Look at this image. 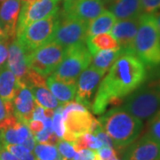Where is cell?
Returning a JSON list of instances; mask_svg holds the SVG:
<instances>
[{
	"label": "cell",
	"mask_w": 160,
	"mask_h": 160,
	"mask_svg": "<svg viewBox=\"0 0 160 160\" xmlns=\"http://www.w3.org/2000/svg\"><path fill=\"white\" fill-rule=\"evenodd\" d=\"M122 50V49H121ZM145 65L134 52L122 50L120 56L109 68V73L99 85L91 109L96 115L104 113L109 105H118L144 83Z\"/></svg>",
	"instance_id": "6da1fadb"
},
{
	"label": "cell",
	"mask_w": 160,
	"mask_h": 160,
	"mask_svg": "<svg viewBox=\"0 0 160 160\" xmlns=\"http://www.w3.org/2000/svg\"><path fill=\"white\" fill-rule=\"evenodd\" d=\"M98 120L102 128L112 140L116 149L130 146L137 140L143 128L142 121L122 107L110 109Z\"/></svg>",
	"instance_id": "7a4b0ae2"
},
{
	"label": "cell",
	"mask_w": 160,
	"mask_h": 160,
	"mask_svg": "<svg viewBox=\"0 0 160 160\" xmlns=\"http://www.w3.org/2000/svg\"><path fill=\"white\" fill-rule=\"evenodd\" d=\"M132 52L149 68L160 66V34L153 14L142 13L140 16Z\"/></svg>",
	"instance_id": "3957f363"
},
{
	"label": "cell",
	"mask_w": 160,
	"mask_h": 160,
	"mask_svg": "<svg viewBox=\"0 0 160 160\" xmlns=\"http://www.w3.org/2000/svg\"><path fill=\"white\" fill-rule=\"evenodd\" d=\"M122 108L141 120L152 118L160 109V81L140 86L127 97Z\"/></svg>",
	"instance_id": "277c9868"
},
{
	"label": "cell",
	"mask_w": 160,
	"mask_h": 160,
	"mask_svg": "<svg viewBox=\"0 0 160 160\" xmlns=\"http://www.w3.org/2000/svg\"><path fill=\"white\" fill-rule=\"evenodd\" d=\"M92 59V56L86 44L65 48L62 62L52 75L65 83L77 85L79 75L88 68Z\"/></svg>",
	"instance_id": "5b68a950"
},
{
	"label": "cell",
	"mask_w": 160,
	"mask_h": 160,
	"mask_svg": "<svg viewBox=\"0 0 160 160\" xmlns=\"http://www.w3.org/2000/svg\"><path fill=\"white\" fill-rule=\"evenodd\" d=\"M65 48L50 41L28 53L27 63L29 68L38 74L46 77L52 75L62 61Z\"/></svg>",
	"instance_id": "8992f818"
},
{
	"label": "cell",
	"mask_w": 160,
	"mask_h": 160,
	"mask_svg": "<svg viewBox=\"0 0 160 160\" xmlns=\"http://www.w3.org/2000/svg\"><path fill=\"white\" fill-rule=\"evenodd\" d=\"M88 24L74 18L62 15L55 24L51 41L59 44L64 48L86 44L87 39Z\"/></svg>",
	"instance_id": "52a82bcc"
},
{
	"label": "cell",
	"mask_w": 160,
	"mask_h": 160,
	"mask_svg": "<svg viewBox=\"0 0 160 160\" xmlns=\"http://www.w3.org/2000/svg\"><path fill=\"white\" fill-rule=\"evenodd\" d=\"M56 21L57 14L31 23L17 36V40L26 52L30 53L51 41Z\"/></svg>",
	"instance_id": "ba28073f"
},
{
	"label": "cell",
	"mask_w": 160,
	"mask_h": 160,
	"mask_svg": "<svg viewBox=\"0 0 160 160\" xmlns=\"http://www.w3.org/2000/svg\"><path fill=\"white\" fill-rule=\"evenodd\" d=\"M60 0H37L31 3H22V8L18 19L16 36H19L29 24L58 13Z\"/></svg>",
	"instance_id": "9c48e42d"
},
{
	"label": "cell",
	"mask_w": 160,
	"mask_h": 160,
	"mask_svg": "<svg viewBox=\"0 0 160 160\" xmlns=\"http://www.w3.org/2000/svg\"><path fill=\"white\" fill-rule=\"evenodd\" d=\"M104 11L102 0H64L62 15L88 24Z\"/></svg>",
	"instance_id": "30bf717a"
},
{
	"label": "cell",
	"mask_w": 160,
	"mask_h": 160,
	"mask_svg": "<svg viewBox=\"0 0 160 160\" xmlns=\"http://www.w3.org/2000/svg\"><path fill=\"white\" fill-rule=\"evenodd\" d=\"M65 132L63 140L74 142L78 138L90 132L94 118L88 110H73L63 116Z\"/></svg>",
	"instance_id": "8fae6325"
},
{
	"label": "cell",
	"mask_w": 160,
	"mask_h": 160,
	"mask_svg": "<svg viewBox=\"0 0 160 160\" xmlns=\"http://www.w3.org/2000/svg\"><path fill=\"white\" fill-rule=\"evenodd\" d=\"M105 72L93 68L92 66L86 69L81 74L77 85L76 101L84 105L86 109L92 107V95L100 85Z\"/></svg>",
	"instance_id": "7c38bea8"
},
{
	"label": "cell",
	"mask_w": 160,
	"mask_h": 160,
	"mask_svg": "<svg viewBox=\"0 0 160 160\" xmlns=\"http://www.w3.org/2000/svg\"><path fill=\"white\" fill-rule=\"evenodd\" d=\"M124 160H160V143L148 134L128 146Z\"/></svg>",
	"instance_id": "4fadbf2b"
},
{
	"label": "cell",
	"mask_w": 160,
	"mask_h": 160,
	"mask_svg": "<svg viewBox=\"0 0 160 160\" xmlns=\"http://www.w3.org/2000/svg\"><path fill=\"white\" fill-rule=\"evenodd\" d=\"M28 52L17 39L13 40L8 48L7 66L16 77L19 83L24 85L29 73V68L27 63ZM25 86V85H24Z\"/></svg>",
	"instance_id": "5bb4252c"
},
{
	"label": "cell",
	"mask_w": 160,
	"mask_h": 160,
	"mask_svg": "<svg viewBox=\"0 0 160 160\" xmlns=\"http://www.w3.org/2000/svg\"><path fill=\"white\" fill-rule=\"evenodd\" d=\"M0 131L4 144L11 145L22 144L31 133L28 126L18 121L14 115L0 122Z\"/></svg>",
	"instance_id": "9a60e30c"
},
{
	"label": "cell",
	"mask_w": 160,
	"mask_h": 160,
	"mask_svg": "<svg viewBox=\"0 0 160 160\" xmlns=\"http://www.w3.org/2000/svg\"><path fill=\"white\" fill-rule=\"evenodd\" d=\"M140 17L118 20L111 29V35L118 41L122 50L132 52L133 42L137 34Z\"/></svg>",
	"instance_id": "2e32d148"
},
{
	"label": "cell",
	"mask_w": 160,
	"mask_h": 160,
	"mask_svg": "<svg viewBox=\"0 0 160 160\" xmlns=\"http://www.w3.org/2000/svg\"><path fill=\"white\" fill-rule=\"evenodd\" d=\"M12 101L14 117L18 121L28 126L29 121L32 120L36 105V102L30 89L25 86H22Z\"/></svg>",
	"instance_id": "e0dca14e"
},
{
	"label": "cell",
	"mask_w": 160,
	"mask_h": 160,
	"mask_svg": "<svg viewBox=\"0 0 160 160\" xmlns=\"http://www.w3.org/2000/svg\"><path fill=\"white\" fill-rule=\"evenodd\" d=\"M21 2V0H6L0 6V22L8 39L16 37Z\"/></svg>",
	"instance_id": "ac0fdd59"
},
{
	"label": "cell",
	"mask_w": 160,
	"mask_h": 160,
	"mask_svg": "<svg viewBox=\"0 0 160 160\" xmlns=\"http://www.w3.org/2000/svg\"><path fill=\"white\" fill-rule=\"evenodd\" d=\"M117 20H128L142 14L141 0H105Z\"/></svg>",
	"instance_id": "d6986e66"
},
{
	"label": "cell",
	"mask_w": 160,
	"mask_h": 160,
	"mask_svg": "<svg viewBox=\"0 0 160 160\" xmlns=\"http://www.w3.org/2000/svg\"><path fill=\"white\" fill-rule=\"evenodd\" d=\"M23 86L19 83L6 63L0 68V98L4 101H12L19 89Z\"/></svg>",
	"instance_id": "ffe728a7"
},
{
	"label": "cell",
	"mask_w": 160,
	"mask_h": 160,
	"mask_svg": "<svg viewBox=\"0 0 160 160\" xmlns=\"http://www.w3.org/2000/svg\"><path fill=\"white\" fill-rule=\"evenodd\" d=\"M47 87L62 105L72 102L77 94V85L68 84L57 79L52 75L46 81Z\"/></svg>",
	"instance_id": "44dd1931"
},
{
	"label": "cell",
	"mask_w": 160,
	"mask_h": 160,
	"mask_svg": "<svg viewBox=\"0 0 160 160\" xmlns=\"http://www.w3.org/2000/svg\"><path fill=\"white\" fill-rule=\"evenodd\" d=\"M117 22V18L109 12L105 10L94 20L91 21L87 26V38L102 33H109Z\"/></svg>",
	"instance_id": "7402d4cb"
},
{
	"label": "cell",
	"mask_w": 160,
	"mask_h": 160,
	"mask_svg": "<svg viewBox=\"0 0 160 160\" xmlns=\"http://www.w3.org/2000/svg\"><path fill=\"white\" fill-rule=\"evenodd\" d=\"M86 44L92 56L100 51L121 49L118 41L109 33H102L90 37L86 39Z\"/></svg>",
	"instance_id": "603a6c76"
},
{
	"label": "cell",
	"mask_w": 160,
	"mask_h": 160,
	"mask_svg": "<svg viewBox=\"0 0 160 160\" xmlns=\"http://www.w3.org/2000/svg\"><path fill=\"white\" fill-rule=\"evenodd\" d=\"M122 50H104L93 54L92 59V66L95 69L107 72V70L112 66L116 60L119 57Z\"/></svg>",
	"instance_id": "cb8c5ba5"
},
{
	"label": "cell",
	"mask_w": 160,
	"mask_h": 160,
	"mask_svg": "<svg viewBox=\"0 0 160 160\" xmlns=\"http://www.w3.org/2000/svg\"><path fill=\"white\" fill-rule=\"evenodd\" d=\"M33 94L35 102L46 109H56L60 102L53 96L47 86H32L29 88Z\"/></svg>",
	"instance_id": "d4e9b609"
},
{
	"label": "cell",
	"mask_w": 160,
	"mask_h": 160,
	"mask_svg": "<svg viewBox=\"0 0 160 160\" xmlns=\"http://www.w3.org/2000/svg\"><path fill=\"white\" fill-rule=\"evenodd\" d=\"M34 155L38 160H62L57 148L53 145L39 143L34 148Z\"/></svg>",
	"instance_id": "484cf974"
},
{
	"label": "cell",
	"mask_w": 160,
	"mask_h": 160,
	"mask_svg": "<svg viewBox=\"0 0 160 160\" xmlns=\"http://www.w3.org/2000/svg\"><path fill=\"white\" fill-rule=\"evenodd\" d=\"M63 106H58L54 110V115L52 120V131L59 138H62L65 132V126H64V119L62 116Z\"/></svg>",
	"instance_id": "4316f807"
},
{
	"label": "cell",
	"mask_w": 160,
	"mask_h": 160,
	"mask_svg": "<svg viewBox=\"0 0 160 160\" xmlns=\"http://www.w3.org/2000/svg\"><path fill=\"white\" fill-rule=\"evenodd\" d=\"M4 147L12 154L14 155L19 160H38L29 149L24 148L22 145H11L4 144Z\"/></svg>",
	"instance_id": "83f0119b"
},
{
	"label": "cell",
	"mask_w": 160,
	"mask_h": 160,
	"mask_svg": "<svg viewBox=\"0 0 160 160\" xmlns=\"http://www.w3.org/2000/svg\"><path fill=\"white\" fill-rule=\"evenodd\" d=\"M56 146L58 151L62 157V160H73L76 155L73 143L61 139L56 144Z\"/></svg>",
	"instance_id": "f1b7e54d"
},
{
	"label": "cell",
	"mask_w": 160,
	"mask_h": 160,
	"mask_svg": "<svg viewBox=\"0 0 160 160\" xmlns=\"http://www.w3.org/2000/svg\"><path fill=\"white\" fill-rule=\"evenodd\" d=\"M146 134L160 143V109L149 121L148 132Z\"/></svg>",
	"instance_id": "f546056e"
},
{
	"label": "cell",
	"mask_w": 160,
	"mask_h": 160,
	"mask_svg": "<svg viewBox=\"0 0 160 160\" xmlns=\"http://www.w3.org/2000/svg\"><path fill=\"white\" fill-rule=\"evenodd\" d=\"M142 13L156 15L160 13V0H141Z\"/></svg>",
	"instance_id": "4dcf8cb0"
},
{
	"label": "cell",
	"mask_w": 160,
	"mask_h": 160,
	"mask_svg": "<svg viewBox=\"0 0 160 160\" xmlns=\"http://www.w3.org/2000/svg\"><path fill=\"white\" fill-rule=\"evenodd\" d=\"M13 115V106L12 101H4L0 98V122Z\"/></svg>",
	"instance_id": "1f68e13d"
},
{
	"label": "cell",
	"mask_w": 160,
	"mask_h": 160,
	"mask_svg": "<svg viewBox=\"0 0 160 160\" xmlns=\"http://www.w3.org/2000/svg\"><path fill=\"white\" fill-rule=\"evenodd\" d=\"M92 134H94V135L102 142L103 146L111 147V148H114L115 149L114 143L112 142V140H111L109 135L105 132V131L102 128V126H100L99 128H97L95 131L92 132Z\"/></svg>",
	"instance_id": "d6a6232c"
},
{
	"label": "cell",
	"mask_w": 160,
	"mask_h": 160,
	"mask_svg": "<svg viewBox=\"0 0 160 160\" xmlns=\"http://www.w3.org/2000/svg\"><path fill=\"white\" fill-rule=\"evenodd\" d=\"M95 150L94 149H84L76 152L73 160H94Z\"/></svg>",
	"instance_id": "836d02e7"
},
{
	"label": "cell",
	"mask_w": 160,
	"mask_h": 160,
	"mask_svg": "<svg viewBox=\"0 0 160 160\" xmlns=\"http://www.w3.org/2000/svg\"><path fill=\"white\" fill-rule=\"evenodd\" d=\"M28 127H29L30 132L33 135H35L36 133H38V132H39L42 130H44L45 125H44V122L41 121V120L32 119L29 121V123L28 124Z\"/></svg>",
	"instance_id": "e575fe53"
},
{
	"label": "cell",
	"mask_w": 160,
	"mask_h": 160,
	"mask_svg": "<svg viewBox=\"0 0 160 160\" xmlns=\"http://www.w3.org/2000/svg\"><path fill=\"white\" fill-rule=\"evenodd\" d=\"M52 132H53V131H50V130H47L46 128H44V130H42L41 132L35 134V140H36V142H38V143L46 144L48 139H49V136L51 135Z\"/></svg>",
	"instance_id": "d590c367"
},
{
	"label": "cell",
	"mask_w": 160,
	"mask_h": 160,
	"mask_svg": "<svg viewBox=\"0 0 160 160\" xmlns=\"http://www.w3.org/2000/svg\"><path fill=\"white\" fill-rule=\"evenodd\" d=\"M7 41L0 40V68L6 63V59L8 56V50H7Z\"/></svg>",
	"instance_id": "8d00e7d4"
},
{
	"label": "cell",
	"mask_w": 160,
	"mask_h": 160,
	"mask_svg": "<svg viewBox=\"0 0 160 160\" xmlns=\"http://www.w3.org/2000/svg\"><path fill=\"white\" fill-rule=\"evenodd\" d=\"M44 109H45V108H43L41 105L36 102L34 111H33V118H32V119L41 120V121H43V120L45 119L46 117H45V114H44Z\"/></svg>",
	"instance_id": "74e56055"
},
{
	"label": "cell",
	"mask_w": 160,
	"mask_h": 160,
	"mask_svg": "<svg viewBox=\"0 0 160 160\" xmlns=\"http://www.w3.org/2000/svg\"><path fill=\"white\" fill-rule=\"evenodd\" d=\"M0 160H19L14 156L8 151L7 149L4 147V145L0 148Z\"/></svg>",
	"instance_id": "f35d334b"
},
{
	"label": "cell",
	"mask_w": 160,
	"mask_h": 160,
	"mask_svg": "<svg viewBox=\"0 0 160 160\" xmlns=\"http://www.w3.org/2000/svg\"><path fill=\"white\" fill-rule=\"evenodd\" d=\"M21 145H22L24 148L29 149V151L34 150L35 146H36V140H35L34 135L32 133H30L29 137L26 139V141L22 144H21Z\"/></svg>",
	"instance_id": "ab89813d"
},
{
	"label": "cell",
	"mask_w": 160,
	"mask_h": 160,
	"mask_svg": "<svg viewBox=\"0 0 160 160\" xmlns=\"http://www.w3.org/2000/svg\"><path fill=\"white\" fill-rule=\"evenodd\" d=\"M44 114L46 118H52L53 115H54V110L52 109H44Z\"/></svg>",
	"instance_id": "60d3db41"
},
{
	"label": "cell",
	"mask_w": 160,
	"mask_h": 160,
	"mask_svg": "<svg viewBox=\"0 0 160 160\" xmlns=\"http://www.w3.org/2000/svg\"><path fill=\"white\" fill-rule=\"evenodd\" d=\"M0 40H3V41H7L8 38L5 34L3 28H2V25H1V22H0Z\"/></svg>",
	"instance_id": "b9f144b4"
},
{
	"label": "cell",
	"mask_w": 160,
	"mask_h": 160,
	"mask_svg": "<svg viewBox=\"0 0 160 160\" xmlns=\"http://www.w3.org/2000/svg\"><path fill=\"white\" fill-rule=\"evenodd\" d=\"M155 19H156V22H157V26H158V31H159L160 34V13H158L154 15Z\"/></svg>",
	"instance_id": "7bdbcfd3"
},
{
	"label": "cell",
	"mask_w": 160,
	"mask_h": 160,
	"mask_svg": "<svg viewBox=\"0 0 160 160\" xmlns=\"http://www.w3.org/2000/svg\"><path fill=\"white\" fill-rule=\"evenodd\" d=\"M4 145V142H3V138H2V133H1V131H0V148Z\"/></svg>",
	"instance_id": "ee69618b"
},
{
	"label": "cell",
	"mask_w": 160,
	"mask_h": 160,
	"mask_svg": "<svg viewBox=\"0 0 160 160\" xmlns=\"http://www.w3.org/2000/svg\"><path fill=\"white\" fill-rule=\"evenodd\" d=\"M112 160H119L118 158H114V159H112Z\"/></svg>",
	"instance_id": "f6af8a7d"
},
{
	"label": "cell",
	"mask_w": 160,
	"mask_h": 160,
	"mask_svg": "<svg viewBox=\"0 0 160 160\" xmlns=\"http://www.w3.org/2000/svg\"><path fill=\"white\" fill-rule=\"evenodd\" d=\"M4 1H6V0H0V2H4Z\"/></svg>",
	"instance_id": "bcb514c9"
}]
</instances>
